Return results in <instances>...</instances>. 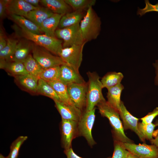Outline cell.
I'll return each instance as SVG.
<instances>
[{"instance_id": "cell-1", "label": "cell", "mask_w": 158, "mask_h": 158, "mask_svg": "<svg viewBox=\"0 0 158 158\" xmlns=\"http://www.w3.org/2000/svg\"><path fill=\"white\" fill-rule=\"evenodd\" d=\"M12 27L18 36L31 40L56 56H59L63 48V42L56 37H50L45 34H35L22 28L16 24Z\"/></svg>"}, {"instance_id": "cell-2", "label": "cell", "mask_w": 158, "mask_h": 158, "mask_svg": "<svg viewBox=\"0 0 158 158\" xmlns=\"http://www.w3.org/2000/svg\"><path fill=\"white\" fill-rule=\"evenodd\" d=\"M97 106L101 116L109 120L112 128L114 140L123 143H133L125 133L118 111L111 106L106 100Z\"/></svg>"}, {"instance_id": "cell-3", "label": "cell", "mask_w": 158, "mask_h": 158, "mask_svg": "<svg viewBox=\"0 0 158 158\" xmlns=\"http://www.w3.org/2000/svg\"><path fill=\"white\" fill-rule=\"evenodd\" d=\"M90 6L80 23V28L84 41L86 42L96 39L99 34L101 21L92 8Z\"/></svg>"}, {"instance_id": "cell-4", "label": "cell", "mask_w": 158, "mask_h": 158, "mask_svg": "<svg viewBox=\"0 0 158 158\" xmlns=\"http://www.w3.org/2000/svg\"><path fill=\"white\" fill-rule=\"evenodd\" d=\"M87 74L88 80L85 110L88 111L92 110L98 104L106 100L102 94L103 87L98 75L95 72L90 71Z\"/></svg>"}, {"instance_id": "cell-5", "label": "cell", "mask_w": 158, "mask_h": 158, "mask_svg": "<svg viewBox=\"0 0 158 158\" xmlns=\"http://www.w3.org/2000/svg\"><path fill=\"white\" fill-rule=\"evenodd\" d=\"M80 24L61 29L58 28L56 30V37L63 41V48L86 43L83 38Z\"/></svg>"}, {"instance_id": "cell-6", "label": "cell", "mask_w": 158, "mask_h": 158, "mask_svg": "<svg viewBox=\"0 0 158 158\" xmlns=\"http://www.w3.org/2000/svg\"><path fill=\"white\" fill-rule=\"evenodd\" d=\"M31 50L33 57L43 69L66 63L59 56L52 55L44 48L35 43L32 44Z\"/></svg>"}, {"instance_id": "cell-7", "label": "cell", "mask_w": 158, "mask_h": 158, "mask_svg": "<svg viewBox=\"0 0 158 158\" xmlns=\"http://www.w3.org/2000/svg\"><path fill=\"white\" fill-rule=\"evenodd\" d=\"M95 108L91 110L84 111L78 122V136L84 137L91 147L96 144L92 134L95 118Z\"/></svg>"}, {"instance_id": "cell-8", "label": "cell", "mask_w": 158, "mask_h": 158, "mask_svg": "<svg viewBox=\"0 0 158 158\" xmlns=\"http://www.w3.org/2000/svg\"><path fill=\"white\" fill-rule=\"evenodd\" d=\"M67 86L69 96L73 104L83 112L86 105L87 83L73 84Z\"/></svg>"}, {"instance_id": "cell-9", "label": "cell", "mask_w": 158, "mask_h": 158, "mask_svg": "<svg viewBox=\"0 0 158 158\" xmlns=\"http://www.w3.org/2000/svg\"><path fill=\"white\" fill-rule=\"evenodd\" d=\"M85 43L63 48L59 56L65 63L79 71L83 60V49Z\"/></svg>"}, {"instance_id": "cell-10", "label": "cell", "mask_w": 158, "mask_h": 158, "mask_svg": "<svg viewBox=\"0 0 158 158\" xmlns=\"http://www.w3.org/2000/svg\"><path fill=\"white\" fill-rule=\"evenodd\" d=\"M78 122L61 120L60 124L61 141L64 150L71 147L73 140L78 136Z\"/></svg>"}, {"instance_id": "cell-11", "label": "cell", "mask_w": 158, "mask_h": 158, "mask_svg": "<svg viewBox=\"0 0 158 158\" xmlns=\"http://www.w3.org/2000/svg\"><path fill=\"white\" fill-rule=\"evenodd\" d=\"M123 143L126 149L138 158H158V148L154 145Z\"/></svg>"}, {"instance_id": "cell-12", "label": "cell", "mask_w": 158, "mask_h": 158, "mask_svg": "<svg viewBox=\"0 0 158 158\" xmlns=\"http://www.w3.org/2000/svg\"><path fill=\"white\" fill-rule=\"evenodd\" d=\"M118 111L120 117L123 122L124 129L131 130L137 135L141 141H144L145 140L140 133L138 128L139 119L134 116L130 113L122 101Z\"/></svg>"}, {"instance_id": "cell-13", "label": "cell", "mask_w": 158, "mask_h": 158, "mask_svg": "<svg viewBox=\"0 0 158 158\" xmlns=\"http://www.w3.org/2000/svg\"><path fill=\"white\" fill-rule=\"evenodd\" d=\"M60 69L61 74L59 80L66 85L86 82L79 71L71 66L65 63L60 66Z\"/></svg>"}, {"instance_id": "cell-14", "label": "cell", "mask_w": 158, "mask_h": 158, "mask_svg": "<svg viewBox=\"0 0 158 158\" xmlns=\"http://www.w3.org/2000/svg\"><path fill=\"white\" fill-rule=\"evenodd\" d=\"M55 106L62 120L78 121L83 111L74 105L65 104L57 101H54Z\"/></svg>"}, {"instance_id": "cell-15", "label": "cell", "mask_w": 158, "mask_h": 158, "mask_svg": "<svg viewBox=\"0 0 158 158\" xmlns=\"http://www.w3.org/2000/svg\"><path fill=\"white\" fill-rule=\"evenodd\" d=\"M37 8L32 6L25 0H10L8 3L7 11L10 15L25 17L29 12Z\"/></svg>"}, {"instance_id": "cell-16", "label": "cell", "mask_w": 158, "mask_h": 158, "mask_svg": "<svg viewBox=\"0 0 158 158\" xmlns=\"http://www.w3.org/2000/svg\"><path fill=\"white\" fill-rule=\"evenodd\" d=\"M40 3L54 13L63 16L72 11V9L65 0H41Z\"/></svg>"}, {"instance_id": "cell-17", "label": "cell", "mask_w": 158, "mask_h": 158, "mask_svg": "<svg viewBox=\"0 0 158 158\" xmlns=\"http://www.w3.org/2000/svg\"><path fill=\"white\" fill-rule=\"evenodd\" d=\"M62 15L54 13L52 16L45 20L42 23L40 28L45 35L55 37V31Z\"/></svg>"}, {"instance_id": "cell-18", "label": "cell", "mask_w": 158, "mask_h": 158, "mask_svg": "<svg viewBox=\"0 0 158 158\" xmlns=\"http://www.w3.org/2000/svg\"><path fill=\"white\" fill-rule=\"evenodd\" d=\"M85 13L84 11H73L62 16L58 28L61 29L80 23Z\"/></svg>"}, {"instance_id": "cell-19", "label": "cell", "mask_w": 158, "mask_h": 158, "mask_svg": "<svg viewBox=\"0 0 158 158\" xmlns=\"http://www.w3.org/2000/svg\"><path fill=\"white\" fill-rule=\"evenodd\" d=\"M54 14L44 7H40L29 12L25 17L40 27L42 22Z\"/></svg>"}, {"instance_id": "cell-20", "label": "cell", "mask_w": 158, "mask_h": 158, "mask_svg": "<svg viewBox=\"0 0 158 158\" xmlns=\"http://www.w3.org/2000/svg\"><path fill=\"white\" fill-rule=\"evenodd\" d=\"M10 15L11 19L20 28L35 34H42L43 33L40 27L25 17L13 14Z\"/></svg>"}, {"instance_id": "cell-21", "label": "cell", "mask_w": 158, "mask_h": 158, "mask_svg": "<svg viewBox=\"0 0 158 158\" xmlns=\"http://www.w3.org/2000/svg\"><path fill=\"white\" fill-rule=\"evenodd\" d=\"M123 89V85L120 83L107 89V101L111 106L118 111L121 102V95Z\"/></svg>"}, {"instance_id": "cell-22", "label": "cell", "mask_w": 158, "mask_h": 158, "mask_svg": "<svg viewBox=\"0 0 158 158\" xmlns=\"http://www.w3.org/2000/svg\"><path fill=\"white\" fill-rule=\"evenodd\" d=\"M32 44L27 42L19 41L15 51L12 57L13 61L23 63L27 58L31 49Z\"/></svg>"}, {"instance_id": "cell-23", "label": "cell", "mask_w": 158, "mask_h": 158, "mask_svg": "<svg viewBox=\"0 0 158 158\" xmlns=\"http://www.w3.org/2000/svg\"><path fill=\"white\" fill-rule=\"evenodd\" d=\"M47 82L55 90L59 102L66 104L73 105L69 96L67 85L59 80Z\"/></svg>"}, {"instance_id": "cell-24", "label": "cell", "mask_w": 158, "mask_h": 158, "mask_svg": "<svg viewBox=\"0 0 158 158\" xmlns=\"http://www.w3.org/2000/svg\"><path fill=\"white\" fill-rule=\"evenodd\" d=\"M123 77L121 72H111L107 73L102 78V83L103 88L107 89L121 83Z\"/></svg>"}, {"instance_id": "cell-25", "label": "cell", "mask_w": 158, "mask_h": 158, "mask_svg": "<svg viewBox=\"0 0 158 158\" xmlns=\"http://www.w3.org/2000/svg\"><path fill=\"white\" fill-rule=\"evenodd\" d=\"M16 78L23 87L33 92H37L39 78L30 74L16 76Z\"/></svg>"}, {"instance_id": "cell-26", "label": "cell", "mask_w": 158, "mask_h": 158, "mask_svg": "<svg viewBox=\"0 0 158 158\" xmlns=\"http://www.w3.org/2000/svg\"><path fill=\"white\" fill-rule=\"evenodd\" d=\"M37 92L51 98L54 101H59V98L53 87L47 82L41 78L38 80Z\"/></svg>"}, {"instance_id": "cell-27", "label": "cell", "mask_w": 158, "mask_h": 158, "mask_svg": "<svg viewBox=\"0 0 158 158\" xmlns=\"http://www.w3.org/2000/svg\"><path fill=\"white\" fill-rule=\"evenodd\" d=\"M23 63L29 74L39 78V76L43 68L29 54Z\"/></svg>"}, {"instance_id": "cell-28", "label": "cell", "mask_w": 158, "mask_h": 158, "mask_svg": "<svg viewBox=\"0 0 158 158\" xmlns=\"http://www.w3.org/2000/svg\"><path fill=\"white\" fill-rule=\"evenodd\" d=\"M18 42L15 39H7L6 45L0 50V60L6 61L12 57Z\"/></svg>"}, {"instance_id": "cell-29", "label": "cell", "mask_w": 158, "mask_h": 158, "mask_svg": "<svg viewBox=\"0 0 158 158\" xmlns=\"http://www.w3.org/2000/svg\"><path fill=\"white\" fill-rule=\"evenodd\" d=\"M61 74L60 66H57L43 69L39 78L47 82L59 80Z\"/></svg>"}, {"instance_id": "cell-30", "label": "cell", "mask_w": 158, "mask_h": 158, "mask_svg": "<svg viewBox=\"0 0 158 158\" xmlns=\"http://www.w3.org/2000/svg\"><path fill=\"white\" fill-rule=\"evenodd\" d=\"M73 11H84L94 5L95 0H65Z\"/></svg>"}, {"instance_id": "cell-31", "label": "cell", "mask_w": 158, "mask_h": 158, "mask_svg": "<svg viewBox=\"0 0 158 158\" xmlns=\"http://www.w3.org/2000/svg\"><path fill=\"white\" fill-rule=\"evenodd\" d=\"M4 68L10 73L16 76L29 74L26 71L24 64L20 62L13 61L11 63L7 62Z\"/></svg>"}, {"instance_id": "cell-32", "label": "cell", "mask_w": 158, "mask_h": 158, "mask_svg": "<svg viewBox=\"0 0 158 158\" xmlns=\"http://www.w3.org/2000/svg\"><path fill=\"white\" fill-rule=\"evenodd\" d=\"M156 126L155 124L152 123L144 124L141 122L138 123V130L142 136L145 140L150 141L153 139Z\"/></svg>"}, {"instance_id": "cell-33", "label": "cell", "mask_w": 158, "mask_h": 158, "mask_svg": "<svg viewBox=\"0 0 158 158\" xmlns=\"http://www.w3.org/2000/svg\"><path fill=\"white\" fill-rule=\"evenodd\" d=\"M28 138L26 136L18 137L11 143L10 147V151L6 158H17L21 146Z\"/></svg>"}, {"instance_id": "cell-34", "label": "cell", "mask_w": 158, "mask_h": 158, "mask_svg": "<svg viewBox=\"0 0 158 158\" xmlns=\"http://www.w3.org/2000/svg\"><path fill=\"white\" fill-rule=\"evenodd\" d=\"M114 151L112 158H126L129 152L124 145L123 142L114 140Z\"/></svg>"}, {"instance_id": "cell-35", "label": "cell", "mask_w": 158, "mask_h": 158, "mask_svg": "<svg viewBox=\"0 0 158 158\" xmlns=\"http://www.w3.org/2000/svg\"><path fill=\"white\" fill-rule=\"evenodd\" d=\"M145 6L144 8L142 9L138 8L137 14L142 16L147 13L151 11H156L158 12V2L155 4H151L149 0L145 1Z\"/></svg>"}, {"instance_id": "cell-36", "label": "cell", "mask_w": 158, "mask_h": 158, "mask_svg": "<svg viewBox=\"0 0 158 158\" xmlns=\"http://www.w3.org/2000/svg\"><path fill=\"white\" fill-rule=\"evenodd\" d=\"M158 116V107L154 108L153 111L149 113L146 115L140 118L142 123L144 124L152 123L154 119Z\"/></svg>"}, {"instance_id": "cell-37", "label": "cell", "mask_w": 158, "mask_h": 158, "mask_svg": "<svg viewBox=\"0 0 158 158\" xmlns=\"http://www.w3.org/2000/svg\"><path fill=\"white\" fill-rule=\"evenodd\" d=\"M10 0H0V16L1 18L4 17L7 11V8L8 3Z\"/></svg>"}, {"instance_id": "cell-38", "label": "cell", "mask_w": 158, "mask_h": 158, "mask_svg": "<svg viewBox=\"0 0 158 158\" xmlns=\"http://www.w3.org/2000/svg\"><path fill=\"white\" fill-rule=\"evenodd\" d=\"M64 152L67 158H83L78 156L73 152L72 147L68 149L64 150Z\"/></svg>"}, {"instance_id": "cell-39", "label": "cell", "mask_w": 158, "mask_h": 158, "mask_svg": "<svg viewBox=\"0 0 158 158\" xmlns=\"http://www.w3.org/2000/svg\"><path fill=\"white\" fill-rule=\"evenodd\" d=\"M7 43L4 32L1 28L0 31V50H2L6 46Z\"/></svg>"}, {"instance_id": "cell-40", "label": "cell", "mask_w": 158, "mask_h": 158, "mask_svg": "<svg viewBox=\"0 0 158 158\" xmlns=\"http://www.w3.org/2000/svg\"><path fill=\"white\" fill-rule=\"evenodd\" d=\"M155 124L156 126H158V119L156 120ZM153 137L154 138L150 141V142L152 144L154 145L158 148V130H157V133Z\"/></svg>"}, {"instance_id": "cell-41", "label": "cell", "mask_w": 158, "mask_h": 158, "mask_svg": "<svg viewBox=\"0 0 158 158\" xmlns=\"http://www.w3.org/2000/svg\"><path fill=\"white\" fill-rule=\"evenodd\" d=\"M153 65L155 68L156 73L154 84L156 85H158V59L156 61L155 63L153 64Z\"/></svg>"}, {"instance_id": "cell-42", "label": "cell", "mask_w": 158, "mask_h": 158, "mask_svg": "<svg viewBox=\"0 0 158 158\" xmlns=\"http://www.w3.org/2000/svg\"><path fill=\"white\" fill-rule=\"evenodd\" d=\"M25 1L30 4L32 6L40 8L39 3L40 2V0H25Z\"/></svg>"}, {"instance_id": "cell-43", "label": "cell", "mask_w": 158, "mask_h": 158, "mask_svg": "<svg viewBox=\"0 0 158 158\" xmlns=\"http://www.w3.org/2000/svg\"><path fill=\"white\" fill-rule=\"evenodd\" d=\"M126 158H138L135 155L130 153V152L128 154Z\"/></svg>"}, {"instance_id": "cell-44", "label": "cell", "mask_w": 158, "mask_h": 158, "mask_svg": "<svg viewBox=\"0 0 158 158\" xmlns=\"http://www.w3.org/2000/svg\"><path fill=\"white\" fill-rule=\"evenodd\" d=\"M0 158H6V157H4L1 154H0Z\"/></svg>"}, {"instance_id": "cell-45", "label": "cell", "mask_w": 158, "mask_h": 158, "mask_svg": "<svg viewBox=\"0 0 158 158\" xmlns=\"http://www.w3.org/2000/svg\"><path fill=\"white\" fill-rule=\"evenodd\" d=\"M107 158H111L110 157H107Z\"/></svg>"}]
</instances>
